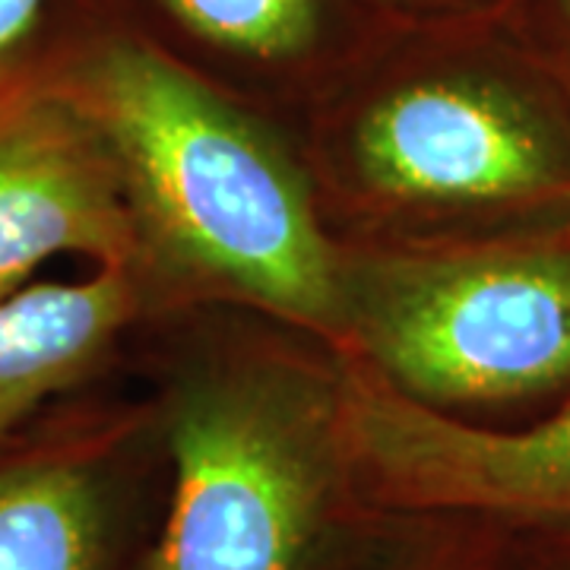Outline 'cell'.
<instances>
[{
	"label": "cell",
	"instance_id": "1",
	"mask_svg": "<svg viewBox=\"0 0 570 570\" xmlns=\"http://www.w3.org/2000/svg\"><path fill=\"white\" fill-rule=\"evenodd\" d=\"M61 96L115 156L140 242L194 279L330 326L340 266L305 181L219 86L92 0L51 3L10 61Z\"/></svg>",
	"mask_w": 570,
	"mask_h": 570
},
{
	"label": "cell",
	"instance_id": "2",
	"mask_svg": "<svg viewBox=\"0 0 570 570\" xmlns=\"http://www.w3.org/2000/svg\"><path fill=\"white\" fill-rule=\"evenodd\" d=\"M171 504L142 570H314L355 494L340 415L269 381H223L168 422Z\"/></svg>",
	"mask_w": 570,
	"mask_h": 570
},
{
	"label": "cell",
	"instance_id": "3",
	"mask_svg": "<svg viewBox=\"0 0 570 570\" xmlns=\"http://www.w3.org/2000/svg\"><path fill=\"white\" fill-rule=\"evenodd\" d=\"M355 159L396 200L570 206V102L504 29H482L367 99Z\"/></svg>",
	"mask_w": 570,
	"mask_h": 570
},
{
	"label": "cell",
	"instance_id": "4",
	"mask_svg": "<svg viewBox=\"0 0 570 570\" xmlns=\"http://www.w3.org/2000/svg\"><path fill=\"white\" fill-rule=\"evenodd\" d=\"M384 381L425 406L508 403L570 384V242L491 245L400 269L367 307Z\"/></svg>",
	"mask_w": 570,
	"mask_h": 570
},
{
	"label": "cell",
	"instance_id": "5",
	"mask_svg": "<svg viewBox=\"0 0 570 570\" xmlns=\"http://www.w3.org/2000/svg\"><path fill=\"white\" fill-rule=\"evenodd\" d=\"M340 438L362 504L390 517H501L570 523V400L530 428L469 425L358 381Z\"/></svg>",
	"mask_w": 570,
	"mask_h": 570
},
{
	"label": "cell",
	"instance_id": "6",
	"mask_svg": "<svg viewBox=\"0 0 570 570\" xmlns=\"http://www.w3.org/2000/svg\"><path fill=\"white\" fill-rule=\"evenodd\" d=\"M140 250L121 171L99 130L0 63V302L58 254L134 269Z\"/></svg>",
	"mask_w": 570,
	"mask_h": 570
},
{
	"label": "cell",
	"instance_id": "7",
	"mask_svg": "<svg viewBox=\"0 0 570 570\" xmlns=\"http://www.w3.org/2000/svg\"><path fill=\"white\" fill-rule=\"evenodd\" d=\"M137 311L134 269L26 285L0 302V450L55 393L82 381Z\"/></svg>",
	"mask_w": 570,
	"mask_h": 570
},
{
	"label": "cell",
	"instance_id": "8",
	"mask_svg": "<svg viewBox=\"0 0 570 570\" xmlns=\"http://www.w3.org/2000/svg\"><path fill=\"white\" fill-rule=\"evenodd\" d=\"M115 498L99 453L0 450V570H108Z\"/></svg>",
	"mask_w": 570,
	"mask_h": 570
},
{
	"label": "cell",
	"instance_id": "9",
	"mask_svg": "<svg viewBox=\"0 0 570 570\" xmlns=\"http://www.w3.org/2000/svg\"><path fill=\"white\" fill-rule=\"evenodd\" d=\"M142 39L178 55L288 73L340 45V0H96Z\"/></svg>",
	"mask_w": 570,
	"mask_h": 570
},
{
	"label": "cell",
	"instance_id": "10",
	"mask_svg": "<svg viewBox=\"0 0 570 570\" xmlns=\"http://www.w3.org/2000/svg\"><path fill=\"white\" fill-rule=\"evenodd\" d=\"M431 570H570V523L482 517V535Z\"/></svg>",
	"mask_w": 570,
	"mask_h": 570
},
{
	"label": "cell",
	"instance_id": "11",
	"mask_svg": "<svg viewBox=\"0 0 570 570\" xmlns=\"http://www.w3.org/2000/svg\"><path fill=\"white\" fill-rule=\"evenodd\" d=\"M501 29L570 102V0H510Z\"/></svg>",
	"mask_w": 570,
	"mask_h": 570
},
{
	"label": "cell",
	"instance_id": "12",
	"mask_svg": "<svg viewBox=\"0 0 570 570\" xmlns=\"http://www.w3.org/2000/svg\"><path fill=\"white\" fill-rule=\"evenodd\" d=\"M393 17L450 26V29H501L510 0H367Z\"/></svg>",
	"mask_w": 570,
	"mask_h": 570
},
{
	"label": "cell",
	"instance_id": "13",
	"mask_svg": "<svg viewBox=\"0 0 570 570\" xmlns=\"http://www.w3.org/2000/svg\"><path fill=\"white\" fill-rule=\"evenodd\" d=\"M51 0H0V63L20 55Z\"/></svg>",
	"mask_w": 570,
	"mask_h": 570
},
{
	"label": "cell",
	"instance_id": "14",
	"mask_svg": "<svg viewBox=\"0 0 570 570\" xmlns=\"http://www.w3.org/2000/svg\"><path fill=\"white\" fill-rule=\"evenodd\" d=\"M561 232H564V238H568V242H570V225H564V228H561Z\"/></svg>",
	"mask_w": 570,
	"mask_h": 570
}]
</instances>
